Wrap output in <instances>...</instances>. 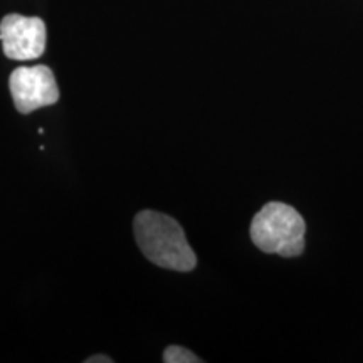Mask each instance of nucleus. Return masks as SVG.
Instances as JSON below:
<instances>
[{"mask_svg":"<svg viewBox=\"0 0 363 363\" xmlns=\"http://www.w3.org/2000/svg\"><path fill=\"white\" fill-rule=\"evenodd\" d=\"M133 230L140 251L153 264L179 272H189L197 266V256L174 217L142 211L135 217Z\"/></svg>","mask_w":363,"mask_h":363,"instance_id":"1","label":"nucleus"},{"mask_svg":"<svg viewBox=\"0 0 363 363\" xmlns=\"http://www.w3.org/2000/svg\"><path fill=\"white\" fill-rule=\"evenodd\" d=\"M306 224L301 214L283 202H269L254 216L251 239L262 252L296 257L305 251Z\"/></svg>","mask_w":363,"mask_h":363,"instance_id":"2","label":"nucleus"},{"mask_svg":"<svg viewBox=\"0 0 363 363\" xmlns=\"http://www.w3.org/2000/svg\"><path fill=\"white\" fill-rule=\"evenodd\" d=\"M9 88L17 111L29 115L39 108L52 106L59 101V88L48 66H21L12 71Z\"/></svg>","mask_w":363,"mask_h":363,"instance_id":"3","label":"nucleus"},{"mask_svg":"<svg viewBox=\"0 0 363 363\" xmlns=\"http://www.w3.org/2000/svg\"><path fill=\"white\" fill-rule=\"evenodd\" d=\"M48 30L39 17L9 13L0 22L4 54L12 61H33L44 54Z\"/></svg>","mask_w":363,"mask_h":363,"instance_id":"4","label":"nucleus"},{"mask_svg":"<svg viewBox=\"0 0 363 363\" xmlns=\"http://www.w3.org/2000/svg\"><path fill=\"white\" fill-rule=\"evenodd\" d=\"M163 362L165 363H201L202 360L195 353L187 348L179 347V345H170L163 353Z\"/></svg>","mask_w":363,"mask_h":363,"instance_id":"5","label":"nucleus"},{"mask_svg":"<svg viewBox=\"0 0 363 363\" xmlns=\"http://www.w3.org/2000/svg\"><path fill=\"white\" fill-rule=\"evenodd\" d=\"M86 363H113V358H108L106 355H96V357H89L84 360Z\"/></svg>","mask_w":363,"mask_h":363,"instance_id":"6","label":"nucleus"}]
</instances>
